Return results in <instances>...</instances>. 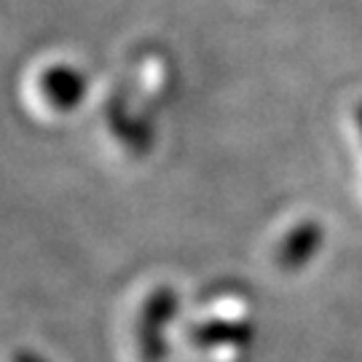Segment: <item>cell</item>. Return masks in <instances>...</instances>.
I'll return each mask as SVG.
<instances>
[{"label":"cell","mask_w":362,"mask_h":362,"mask_svg":"<svg viewBox=\"0 0 362 362\" xmlns=\"http://www.w3.org/2000/svg\"><path fill=\"white\" fill-rule=\"evenodd\" d=\"M320 242H322L320 226H314V223L298 226L296 231L285 239V245L279 247V260H282V266H285V269H298L300 263H306V260L314 255V250L320 247Z\"/></svg>","instance_id":"6da1fadb"},{"label":"cell","mask_w":362,"mask_h":362,"mask_svg":"<svg viewBox=\"0 0 362 362\" xmlns=\"http://www.w3.org/2000/svg\"><path fill=\"white\" fill-rule=\"evenodd\" d=\"M357 127H360V132H362V107L357 110Z\"/></svg>","instance_id":"7a4b0ae2"}]
</instances>
